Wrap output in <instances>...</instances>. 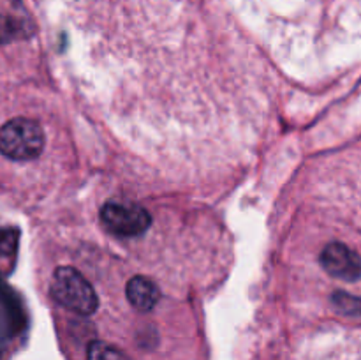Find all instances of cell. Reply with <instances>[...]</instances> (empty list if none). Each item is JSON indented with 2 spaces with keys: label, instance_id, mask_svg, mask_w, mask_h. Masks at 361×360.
Listing matches in <instances>:
<instances>
[{
  "label": "cell",
  "instance_id": "1",
  "mask_svg": "<svg viewBox=\"0 0 361 360\" xmlns=\"http://www.w3.org/2000/svg\"><path fill=\"white\" fill-rule=\"evenodd\" d=\"M49 293L56 304L80 316H90L99 307V296L92 282L69 265L55 268Z\"/></svg>",
  "mask_w": 361,
  "mask_h": 360
},
{
  "label": "cell",
  "instance_id": "2",
  "mask_svg": "<svg viewBox=\"0 0 361 360\" xmlns=\"http://www.w3.org/2000/svg\"><path fill=\"white\" fill-rule=\"evenodd\" d=\"M46 136L41 124L16 116L0 127V154L11 161H32L44 150Z\"/></svg>",
  "mask_w": 361,
  "mask_h": 360
},
{
  "label": "cell",
  "instance_id": "3",
  "mask_svg": "<svg viewBox=\"0 0 361 360\" xmlns=\"http://www.w3.org/2000/svg\"><path fill=\"white\" fill-rule=\"evenodd\" d=\"M99 217L106 232L123 239L143 235L152 226L150 212L133 201H106L101 207Z\"/></svg>",
  "mask_w": 361,
  "mask_h": 360
},
{
  "label": "cell",
  "instance_id": "4",
  "mask_svg": "<svg viewBox=\"0 0 361 360\" xmlns=\"http://www.w3.org/2000/svg\"><path fill=\"white\" fill-rule=\"evenodd\" d=\"M321 267L335 279L356 281L361 277V258L342 242H330L321 251Z\"/></svg>",
  "mask_w": 361,
  "mask_h": 360
},
{
  "label": "cell",
  "instance_id": "5",
  "mask_svg": "<svg viewBox=\"0 0 361 360\" xmlns=\"http://www.w3.org/2000/svg\"><path fill=\"white\" fill-rule=\"evenodd\" d=\"M126 296L134 309L150 313L161 300L162 293L157 282L147 275H134L126 284Z\"/></svg>",
  "mask_w": 361,
  "mask_h": 360
},
{
  "label": "cell",
  "instance_id": "6",
  "mask_svg": "<svg viewBox=\"0 0 361 360\" xmlns=\"http://www.w3.org/2000/svg\"><path fill=\"white\" fill-rule=\"evenodd\" d=\"M87 360H129V356L116 346L102 341H94L88 344Z\"/></svg>",
  "mask_w": 361,
  "mask_h": 360
},
{
  "label": "cell",
  "instance_id": "7",
  "mask_svg": "<svg viewBox=\"0 0 361 360\" xmlns=\"http://www.w3.org/2000/svg\"><path fill=\"white\" fill-rule=\"evenodd\" d=\"M25 32H27L25 21L18 20L14 16H7V14H0V44L13 41V39L23 37Z\"/></svg>",
  "mask_w": 361,
  "mask_h": 360
},
{
  "label": "cell",
  "instance_id": "8",
  "mask_svg": "<svg viewBox=\"0 0 361 360\" xmlns=\"http://www.w3.org/2000/svg\"><path fill=\"white\" fill-rule=\"evenodd\" d=\"M331 302L341 313L348 314V316H361V299L358 296H353L345 292H337L331 296Z\"/></svg>",
  "mask_w": 361,
  "mask_h": 360
}]
</instances>
